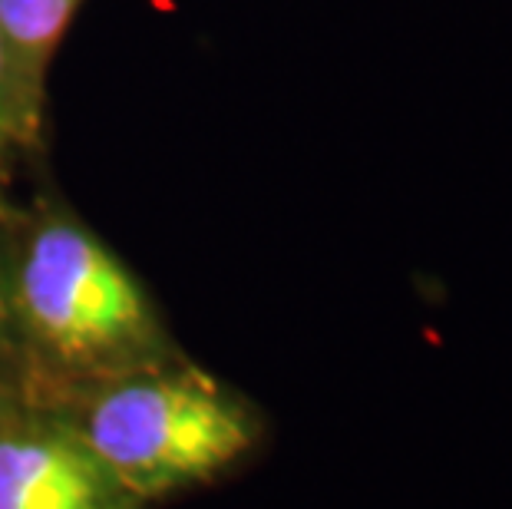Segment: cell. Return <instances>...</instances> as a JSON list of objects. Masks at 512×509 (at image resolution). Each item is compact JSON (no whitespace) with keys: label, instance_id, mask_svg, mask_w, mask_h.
<instances>
[{"label":"cell","instance_id":"8992f818","mask_svg":"<svg viewBox=\"0 0 512 509\" xmlns=\"http://www.w3.org/2000/svg\"><path fill=\"white\" fill-rule=\"evenodd\" d=\"M10 209H14L10 192H0V384L20 391L14 308H10Z\"/></svg>","mask_w":512,"mask_h":509},{"label":"cell","instance_id":"5b68a950","mask_svg":"<svg viewBox=\"0 0 512 509\" xmlns=\"http://www.w3.org/2000/svg\"><path fill=\"white\" fill-rule=\"evenodd\" d=\"M43 156V136L27 123L20 106L14 73H10L4 34H0V192H10V182L27 162Z\"/></svg>","mask_w":512,"mask_h":509},{"label":"cell","instance_id":"7a4b0ae2","mask_svg":"<svg viewBox=\"0 0 512 509\" xmlns=\"http://www.w3.org/2000/svg\"><path fill=\"white\" fill-rule=\"evenodd\" d=\"M136 503L209 483L258 447L261 414L176 351L50 400Z\"/></svg>","mask_w":512,"mask_h":509},{"label":"cell","instance_id":"6da1fadb","mask_svg":"<svg viewBox=\"0 0 512 509\" xmlns=\"http://www.w3.org/2000/svg\"><path fill=\"white\" fill-rule=\"evenodd\" d=\"M10 308L37 404L176 354L143 281L50 189L10 209Z\"/></svg>","mask_w":512,"mask_h":509},{"label":"cell","instance_id":"52a82bcc","mask_svg":"<svg viewBox=\"0 0 512 509\" xmlns=\"http://www.w3.org/2000/svg\"><path fill=\"white\" fill-rule=\"evenodd\" d=\"M14 394H20V391H17V387H7V384H0V407H4V404H7V400H10V397H14Z\"/></svg>","mask_w":512,"mask_h":509},{"label":"cell","instance_id":"3957f363","mask_svg":"<svg viewBox=\"0 0 512 509\" xmlns=\"http://www.w3.org/2000/svg\"><path fill=\"white\" fill-rule=\"evenodd\" d=\"M67 417L24 394L0 407V509H136Z\"/></svg>","mask_w":512,"mask_h":509},{"label":"cell","instance_id":"277c9868","mask_svg":"<svg viewBox=\"0 0 512 509\" xmlns=\"http://www.w3.org/2000/svg\"><path fill=\"white\" fill-rule=\"evenodd\" d=\"M80 7L83 0H0V34H4L10 73H14L27 123L40 136L47 129L53 57H57Z\"/></svg>","mask_w":512,"mask_h":509}]
</instances>
